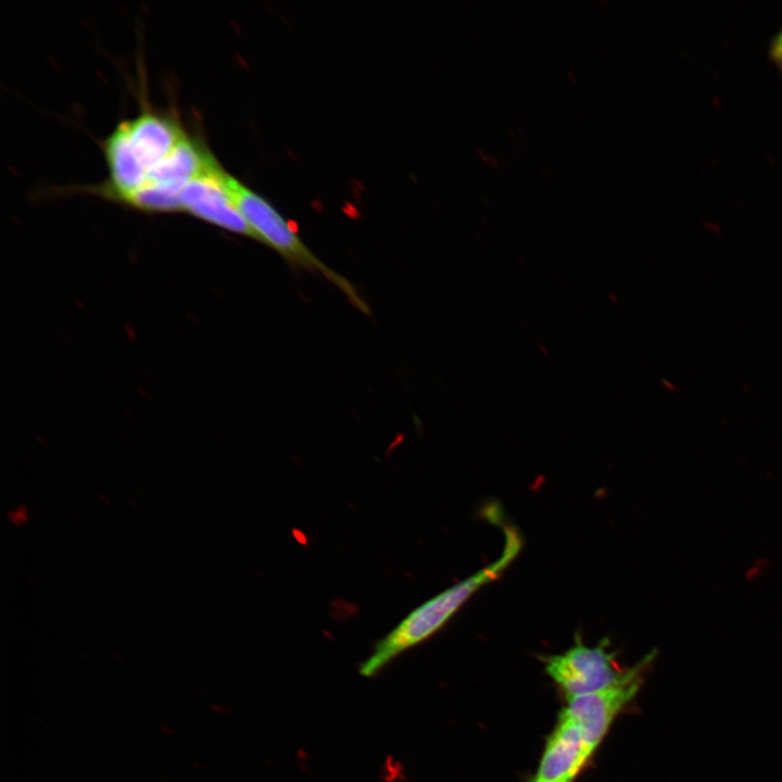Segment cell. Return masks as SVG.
Instances as JSON below:
<instances>
[{
  "instance_id": "8fae6325",
  "label": "cell",
  "mask_w": 782,
  "mask_h": 782,
  "mask_svg": "<svg viewBox=\"0 0 782 782\" xmlns=\"http://www.w3.org/2000/svg\"><path fill=\"white\" fill-rule=\"evenodd\" d=\"M770 55L774 63L782 65V29L772 42Z\"/></svg>"
},
{
  "instance_id": "9c48e42d",
  "label": "cell",
  "mask_w": 782,
  "mask_h": 782,
  "mask_svg": "<svg viewBox=\"0 0 782 782\" xmlns=\"http://www.w3.org/2000/svg\"><path fill=\"white\" fill-rule=\"evenodd\" d=\"M180 194V191L174 189L146 184L121 203L144 212H176L181 211Z\"/></svg>"
},
{
  "instance_id": "30bf717a",
  "label": "cell",
  "mask_w": 782,
  "mask_h": 782,
  "mask_svg": "<svg viewBox=\"0 0 782 782\" xmlns=\"http://www.w3.org/2000/svg\"><path fill=\"white\" fill-rule=\"evenodd\" d=\"M8 517L12 524L22 526L28 520V509L24 505L17 506L9 513Z\"/></svg>"
},
{
  "instance_id": "5b68a950",
  "label": "cell",
  "mask_w": 782,
  "mask_h": 782,
  "mask_svg": "<svg viewBox=\"0 0 782 782\" xmlns=\"http://www.w3.org/2000/svg\"><path fill=\"white\" fill-rule=\"evenodd\" d=\"M228 173L216 163L181 191V211L225 230L255 240L227 186Z\"/></svg>"
},
{
  "instance_id": "ba28073f",
  "label": "cell",
  "mask_w": 782,
  "mask_h": 782,
  "mask_svg": "<svg viewBox=\"0 0 782 782\" xmlns=\"http://www.w3.org/2000/svg\"><path fill=\"white\" fill-rule=\"evenodd\" d=\"M218 161L198 139L188 135L149 173L146 184L182 191ZM144 184V185H146Z\"/></svg>"
},
{
  "instance_id": "3957f363",
  "label": "cell",
  "mask_w": 782,
  "mask_h": 782,
  "mask_svg": "<svg viewBox=\"0 0 782 782\" xmlns=\"http://www.w3.org/2000/svg\"><path fill=\"white\" fill-rule=\"evenodd\" d=\"M656 656V649L649 652L635 666L627 668L621 678L609 686L566 698L567 705L562 714L580 728L593 753L617 716L640 692L645 672Z\"/></svg>"
},
{
  "instance_id": "52a82bcc",
  "label": "cell",
  "mask_w": 782,
  "mask_h": 782,
  "mask_svg": "<svg viewBox=\"0 0 782 782\" xmlns=\"http://www.w3.org/2000/svg\"><path fill=\"white\" fill-rule=\"evenodd\" d=\"M124 123L130 144L148 173L187 136L178 121L163 113L144 111Z\"/></svg>"
},
{
  "instance_id": "7a4b0ae2",
  "label": "cell",
  "mask_w": 782,
  "mask_h": 782,
  "mask_svg": "<svg viewBox=\"0 0 782 782\" xmlns=\"http://www.w3.org/2000/svg\"><path fill=\"white\" fill-rule=\"evenodd\" d=\"M227 186L237 209L256 241L276 251L290 265L323 276L338 288L358 311L367 315L370 313L368 304L360 295L354 285L324 263L268 200L230 174L227 176Z\"/></svg>"
},
{
  "instance_id": "277c9868",
  "label": "cell",
  "mask_w": 782,
  "mask_h": 782,
  "mask_svg": "<svg viewBox=\"0 0 782 782\" xmlns=\"http://www.w3.org/2000/svg\"><path fill=\"white\" fill-rule=\"evenodd\" d=\"M608 646L607 639L592 647L577 639L562 654L545 657V671L566 698L598 691L618 681L627 669L619 666Z\"/></svg>"
},
{
  "instance_id": "6da1fadb",
  "label": "cell",
  "mask_w": 782,
  "mask_h": 782,
  "mask_svg": "<svg viewBox=\"0 0 782 782\" xmlns=\"http://www.w3.org/2000/svg\"><path fill=\"white\" fill-rule=\"evenodd\" d=\"M503 533L505 542L497 559L415 608L377 642L373 653L360 665V673L377 674L400 654L438 632L479 589L501 577L522 548L517 529L504 526Z\"/></svg>"
},
{
  "instance_id": "8992f818",
  "label": "cell",
  "mask_w": 782,
  "mask_h": 782,
  "mask_svg": "<svg viewBox=\"0 0 782 782\" xmlns=\"http://www.w3.org/2000/svg\"><path fill=\"white\" fill-rule=\"evenodd\" d=\"M592 755L580 728L560 714L533 782H572Z\"/></svg>"
}]
</instances>
